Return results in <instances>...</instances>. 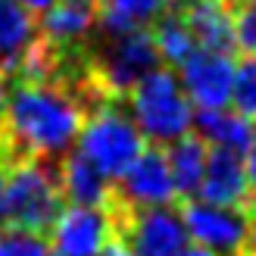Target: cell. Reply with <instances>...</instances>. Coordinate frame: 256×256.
<instances>
[{
    "instance_id": "cell-27",
    "label": "cell",
    "mask_w": 256,
    "mask_h": 256,
    "mask_svg": "<svg viewBox=\"0 0 256 256\" xmlns=\"http://www.w3.org/2000/svg\"><path fill=\"white\" fill-rule=\"evenodd\" d=\"M50 256H69V253H62V250H54V253H50Z\"/></svg>"
},
{
    "instance_id": "cell-17",
    "label": "cell",
    "mask_w": 256,
    "mask_h": 256,
    "mask_svg": "<svg viewBox=\"0 0 256 256\" xmlns=\"http://www.w3.org/2000/svg\"><path fill=\"white\" fill-rule=\"evenodd\" d=\"M153 41H156L160 50V60H166L169 66H182V62L197 50V41L190 34L188 22H184V12L178 6H169L162 16L153 22Z\"/></svg>"
},
{
    "instance_id": "cell-25",
    "label": "cell",
    "mask_w": 256,
    "mask_h": 256,
    "mask_svg": "<svg viewBox=\"0 0 256 256\" xmlns=\"http://www.w3.org/2000/svg\"><path fill=\"white\" fill-rule=\"evenodd\" d=\"M182 256H219V253H212L210 247H203V244H197V247H188Z\"/></svg>"
},
{
    "instance_id": "cell-21",
    "label": "cell",
    "mask_w": 256,
    "mask_h": 256,
    "mask_svg": "<svg viewBox=\"0 0 256 256\" xmlns=\"http://www.w3.org/2000/svg\"><path fill=\"white\" fill-rule=\"evenodd\" d=\"M247 219H250V234L244 240V247L238 250V256H256V197L250 200V206H247Z\"/></svg>"
},
{
    "instance_id": "cell-20",
    "label": "cell",
    "mask_w": 256,
    "mask_h": 256,
    "mask_svg": "<svg viewBox=\"0 0 256 256\" xmlns=\"http://www.w3.org/2000/svg\"><path fill=\"white\" fill-rule=\"evenodd\" d=\"M0 256H47V247L38 234L0 228Z\"/></svg>"
},
{
    "instance_id": "cell-10",
    "label": "cell",
    "mask_w": 256,
    "mask_h": 256,
    "mask_svg": "<svg viewBox=\"0 0 256 256\" xmlns=\"http://www.w3.org/2000/svg\"><path fill=\"white\" fill-rule=\"evenodd\" d=\"M54 250H62L69 256H97L106 244V219L104 210L94 206H72L60 212L54 225Z\"/></svg>"
},
{
    "instance_id": "cell-8",
    "label": "cell",
    "mask_w": 256,
    "mask_h": 256,
    "mask_svg": "<svg viewBox=\"0 0 256 256\" xmlns=\"http://www.w3.org/2000/svg\"><path fill=\"white\" fill-rule=\"evenodd\" d=\"M197 197L212 203V206L247 212L250 200H253V190H250L244 153L212 144L210 156H206V172H203V184H200Z\"/></svg>"
},
{
    "instance_id": "cell-7",
    "label": "cell",
    "mask_w": 256,
    "mask_h": 256,
    "mask_svg": "<svg viewBox=\"0 0 256 256\" xmlns=\"http://www.w3.org/2000/svg\"><path fill=\"white\" fill-rule=\"evenodd\" d=\"M184 91L200 110H225L232 100V84H234V62L228 54L197 47L182 66Z\"/></svg>"
},
{
    "instance_id": "cell-12",
    "label": "cell",
    "mask_w": 256,
    "mask_h": 256,
    "mask_svg": "<svg viewBox=\"0 0 256 256\" xmlns=\"http://www.w3.org/2000/svg\"><path fill=\"white\" fill-rule=\"evenodd\" d=\"M184 12V22L194 34L197 47L216 50V54H238V38H234V22L232 10L225 0H190L188 6H178Z\"/></svg>"
},
{
    "instance_id": "cell-28",
    "label": "cell",
    "mask_w": 256,
    "mask_h": 256,
    "mask_svg": "<svg viewBox=\"0 0 256 256\" xmlns=\"http://www.w3.org/2000/svg\"><path fill=\"white\" fill-rule=\"evenodd\" d=\"M225 4H232V0H225Z\"/></svg>"
},
{
    "instance_id": "cell-2",
    "label": "cell",
    "mask_w": 256,
    "mask_h": 256,
    "mask_svg": "<svg viewBox=\"0 0 256 256\" xmlns=\"http://www.w3.org/2000/svg\"><path fill=\"white\" fill-rule=\"evenodd\" d=\"M62 210H66V194L60 184L56 162L22 156L6 166L4 228L44 238L54 232Z\"/></svg>"
},
{
    "instance_id": "cell-14",
    "label": "cell",
    "mask_w": 256,
    "mask_h": 256,
    "mask_svg": "<svg viewBox=\"0 0 256 256\" xmlns=\"http://www.w3.org/2000/svg\"><path fill=\"white\" fill-rule=\"evenodd\" d=\"M169 156V169L175 178L178 200H197L203 172H206V156H210V140L200 132H188L178 140H172V147L166 150Z\"/></svg>"
},
{
    "instance_id": "cell-26",
    "label": "cell",
    "mask_w": 256,
    "mask_h": 256,
    "mask_svg": "<svg viewBox=\"0 0 256 256\" xmlns=\"http://www.w3.org/2000/svg\"><path fill=\"white\" fill-rule=\"evenodd\" d=\"M190 0H169V6H188Z\"/></svg>"
},
{
    "instance_id": "cell-22",
    "label": "cell",
    "mask_w": 256,
    "mask_h": 256,
    "mask_svg": "<svg viewBox=\"0 0 256 256\" xmlns=\"http://www.w3.org/2000/svg\"><path fill=\"white\" fill-rule=\"evenodd\" d=\"M247 178H250V190L256 197V128H253V140L247 147Z\"/></svg>"
},
{
    "instance_id": "cell-23",
    "label": "cell",
    "mask_w": 256,
    "mask_h": 256,
    "mask_svg": "<svg viewBox=\"0 0 256 256\" xmlns=\"http://www.w3.org/2000/svg\"><path fill=\"white\" fill-rule=\"evenodd\" d=\"M4 188H6V162L0 156V228H4Z\"/></svg>"
},
{
    "instance_id": "cell-4",
    "label": "cell",
    "mask_w": 256,
    "mask_h": 256,
    "mask_svg": "<svg viewBox=\"0 0 256 256\" xmlns=\"http://www.w3.org/2000/svg\"><path fill=\"white\" fill-rule=\"evenodd\" d=\"M150 144L138 122L122 110V104L97 106L82 132V150L94 160V166L106 178H122L144 147Z\"/></svg>"
},
{
    "instance_id": "cell-16",
    "label": "cell",
    "mask_w": 256,
    "mask_h": 256,
    "mask_svg": "<svg viewBox=\"0 0 256 256\" xmlns=\"http://www.w3.org/2000/svg\"><path fill=\"white\" fill-rule=\"evenodd\" d=\"M197 132L212 140L216 147H228V150H238V153H247L250 140H253V128L250 119H244L240 112H228V110H200L197 116Z\"/></svg>"
},
{
    "instance_id": "cell-11",
    "label": "cell",
    "mask_w": 256,
    "mask_h": 256,
    "mask_svg": "<svg viewBox=\"0 0 256 256\" xmlns=\"http://www.w3.org/2000/svg\"><path fill=\"white\" fill-rule=\"evenodd\" d=\"M38 38L41 19L19 0H0V69L6 75H19Z\"/></svg>"
},
{
    "instance_id": "cell-18",
    "label": "cell",
    "mask_w": 256,
    "mask_h": 256,
    "mask_svg": "<svg viewBox=\"0 0 256 256\" xmlns=\"http://www.w3.org/2000/svg\"><path fill=\"white\" fill-rule=\"evenodd\" d=\"M232 100L234 110L244 119L256 122V56H244L234 69V84H232Z\"/></svg>"
},
{
    "instance_id": "cell-19",
    "label": "cell",
    "mask_w": 256,
    "mask_h": 256,
    "mask_svg": "<svg viewBox=\"0 0 256 256\" xmlns=\"http://www.w3.org/2000/svg\"><path fill=\"white\" fill-rule=\"evenodd\" d=\"M232 22L238 50L247 56H256V0H232Z\"/></svg>"
},
{
    "instance_id": "cell-24",
    "label": "cell",
    "mask_w": 256,
    "mask_h": 256,
    "mask_svg": "<svg viewBox=\"0 0 256 256\" xmlns=\"http://www.w3.org/2000/svg\"><path fill=\"white\" fill-rule=\"evenodd\" d=\"M6 72L0 69V122H4V110H6Z\"/></svg>"
},
{
    "instance_id": "cell-6",
    "label": "cell",
    "mask_w": 256,
    "mask_h": 256,
    "mask_svg": "<svg viewBox=\"0 0 256 256\" xmlns=\"http://www.w3.org/2000/svg\"><path fill=\"white\" fill-rule=\"evenodd\" d=\"M112 182L138 206H169V203L178 206L175 178L162 144H147L144 153L128 166V172L122 178H112Z\"/></svg>"
},
{
    "instance_id": "cell-13",
    "label": "cell",
    "mask_w": 256,
    "mask_h": 256,
    "mask_svg": "<svg viewBox=\"0 0 256 256\" xmlns=\"http://www.w3.org/2000/svg\"><path fill=\"white\" fill-rule=\"evenodd\" d=\"M56 169H60L62 194H66L69 203H75V206H94V210L104 206L112 178H106L104 172H100L94 166V160L88 156L82 147L69 150L66 156L56 162Z\"/></svg>"
},
{
    "instance_id": "cell-3",
    "label": "cell",
    "mask_w": 256,
    "mask_h": 256,
    "mask_svg": "<svg viewBox=\"0 0 256 256\" xmlns=\"http://www.w3.org/2000/svg\"><path fill=\"white\" fill-rule=\"evenodd\" d=\"M128 104L134 110L138 128L147 134L150 144L178 140L190 132V122H194L190 97L178 82V75L172 72V66H160L147 78H140L128 94Z\"/></svg>"
},
{
    "instance_id": "cell-1",
    "label": "cell",
    "mask_w": 256,
    "mask_h": 256,
    "mask_svg": "<svg viewBox=\"0 0 256 256\" xmlns=\"http://www.w3.org/2000/svg\"><path fill=\"white\" fill-rule=\"evenodd\" d=\"M91 112V100L69 82L16 78L0 122V156L6 166L22 156L60 162L84 132Z\"/></svg>"
},
{
    "instance_id": "cell-9",
    "label": "cell",
    "mask_w": 256,
    "mask_h": 256,
    "mask_svg": "<svg viewBox=\"0 0 256 256\" xmlns=\"http://www.w3.org/2000/svg\"><path fill=\"white\" fill-rule=\"evenodd\" d=\"M100 0H56L41 16V38L54 47L78 50L88 47L97 34Z\"/></svg>"
},
{
    "instance_id": "cell-5",
    "label": "cell",
    "mask_w": 256,
    "mask_h": 256,
    "mask_svg": "<svg viewBox=\"0 0 256 256\" xmlns=\"http://www.w3.org/2000/svg\"><path fill=\"white\" fill-rule=\"evenodd\" d=\"M178 212L188 234L219 256H238L250 234V219L240 210L212 206L206 200H178Z\"/></svg>"
},
{
    "instance_id": "cell-15",
    "label": "cell",
    "mask_w": 256,
    "mask_h": 256,
    "mask_svg": "<svg viewBox=\"0 0 256 256\" xmlns=\"http://www.w3.org/2000/svg\"><path fill=\"white\" fill-rule=\"evenodd\" d=\"M169 10V0H100V22L97 32L116 34L128 28L153 25Z\"/></svg>"
}]
</instances>
